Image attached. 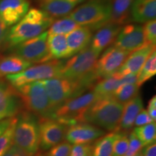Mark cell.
<instances>
[{
  "mask_svg": "<svg viewBox=\"0 0 156 156\" xmlns=\"http://www.w3.org/2000/svg\"><path fill=\"white\" fill-rule=\"evenodd\" d=\"M98 80L100 79L96 73H93L80 80L55 77L45 80L42 83L54 111L68 99L83 94L87 88L96 83Z\"/></svg>",
  "mask_w": 156,
  "mask_h": 156,
  "instance_id": "7a4b0ae2",
  "label": "cell"
},
{
  "mask_svg": "<svg viewBox=\"0 0 156 156\" xmlns=\"http://www.w3.org/2000/svg\"><path fill=\"white\" fill-rule=\"evenodd\" d=\"M72 147V144L67 141L62 142L50 148L46 156H69Z\"/></svg>",
  "mask_w": 156,
  "mask_h": 156,
  "instance_id": "e575fe53",
  "label": "cell"
},
{
  "mask_svg": "<svg viewBox=\"0 0 156 156\" xmlns=\"http://www.w3.org/2000/svg\"><path fill=\"white\" fill-rule=\"evenodd\" d=\"M147 112L149 114L150 116L154 122L156 120V97L155 95L152 98L148 103L147 107Z\"/></svg>",
  "mask_w": 156,
  "mask_h": 156,
  "instance_id": "ab89813d",
  "label": "cell"
},
{
  "mask_svg": "<svg viewBox=\"0 0 156 156\" xmlns=\"http://www.w3.org/2000/svg\"><path fill=\"white\" fill-rule=\"evenodd\" d=\"M40 147L42 151H47L62 142L65 138L69 126L52 118L40 117Z\"/></svg>",
  "mask_w": 156,
  "mask_h": 156,
  "instance_id": "8fae6325",
  "label": "cell"
},
{
  "mask_svg": "<svg viewBox=\"0 0 156 156\" xmlns=\"http://www.w3.org/2000/svg\"><path fill=\"white\" fill-rule=\"evenodd\" d=\"M99 56L88 46L63 62L60 77L80 80L92 75Z\"/></svg>",
  "mask_w": 156,
  "mask_h": 156,
  "instance_id": "9c48e42d",
  "label": "cell"
},
{
  "mask_svg": "<svg viewBox=\"0 0 156 156\" xmlns=\"http://www.w3.org/2000/svg\"><path fill=\"white\" fill-rule=\"evenodd\" d=\"M129 20L145 23L156 17V0H133L129 12Z\"/></svg>",
  "mask_w": 156,
  "mask_h": 156,
  "instance_id": "44dd1931",
  "label": "cell"
},
{
  "mask_svg": "<svg viewBox=\"0 0 156 156\" xmlns=\"http://www.w3.org/2000/svg\"><path fill=\"white\" fill-rule=\"evenodd\" d=\"M85 0H38L41 9L52 18H61L68 15Z\"/></svg>",
  "mask_w": 156,
  "mask_h": 156,
  "instance_id": "d6986e66",
  "label": "cell"
},
{
  "mask_svg": "<svg viewBox=\"0 0 156 156\" xmlns=\"http://www.w3.org/2000/svg\"><path fill=\"white\" fill-rule=\"evenodd\" d=\"M120 133L113 132L100 139H97L95 143L91 145L90 156H112L114 142Z\"/></svg>",
  "mask_w": 156,
  "mask_h": 156,
  "instance_id": "484cf974",
  "label": "cell"
},
{
  "mask_svg": "<svg viewBox=\"0 0 156 156\" xmlns=\"http://www.w3.org/2000/svg\"><path fill=\"white\" fill-rule=\"evenodd\" d=\"M156 74V51L154 50L146 60L140 71L137 74L136 85L140 87L142 85L151 79Z\"/></svg>",
  "mask_w": 156,
  "mask_h": 156,
  "instance_id": "f546056e",
  "label": "cell"
},
{
  "mask_svg": "<svg viewBox=\"0 0 156 156\" xmlns=\"http://www.w3.org/2000/svg\"><path fill=\"white\" fill-rule=\"evenodd\" d=\"M63 62L58 59H52L32 67L30 66L20 73L9 75L5 77L15 88L34 82L60 77Z\"/></svg>",
  "mask_w": 156,
  "mask_h": 156,
  "instance_id": "ba28073f",
  "label": "cell"
},
{
  "mask_svg": "<svg viewBox=\"0 0 156 156\" xmlns=\"http://www.w3.org/2000/svg\"><path fill=\"white\" fill-rule=\"evenodd\" d=\"M136 75L122 77L117 73H115L110 77L103 78L101 81L98 82L94 85L93 91L101 98L112 97L113 93L120 85L128 83H136Z\"/></svg>",
  "mask_w": 156,
  "mask_h": 156,
  "instance_id": "ffe728a7",
  "label": "cell"
},
{
  "mask_svg": "<svg viewBox=\"0 0 156 156\" xmlns=\"http://www.w3.org/2000/svg\"><path fill=\"white\" fill-rule=\"evenodd\" d=\"M31 64L15 54L0 56V80L9 75L20 73L30 67Z\"/></svg>",
  "mask_w": 156,
  "mask_h": 156,
  "instance_id": "cb8c5ba5",
  "label": "cell"
},
{
  "mask_svg": "<svg viewBox=\"0 0 156 156\" xmlns=\"http://www.w3.org/2000/svg\"><path fill=\"white\" fill-rule=\"evenodd\" d=\"M94 91L68 99L54 111L50 118L70 126L83 123V116L93 103L101 98Z\"/></svg>",
  "mask_w": 156,
  "mask_h": 156,
  "instance_id": "5b68a950",
  "label": "cell"
},
{
  "mask_svg": "<svg viewBox=\"0 0 156 156\" xmlns=\"http://www.w3.org/2000/svg\"><path fill=\"white\" fill-rule=\"evenodd\" d=\"M129 54V52L114 46L106 49L95 64V71L99 79L110 77L116 73Z\"/></svg>",
  "mask_w": 156,
  "mask_h": 156,
  "instance_id": "7c38bea8",
  "label": "cell"
},
{
  "mask_svg": "<svg viewBox=\"0 0 156 156\" xmlns=\"http://www.w3.org/2000/svg\"><path fill=\"white\" fill-rule=\"evenodd\" d=\"M129 138V146H128V150L124 156H132L135 155L136 153H137L138 152L142 151V143L136 137L135 134L133 132H132L129 134V135L128 136Z\"/></svg>",
  "mask_w": 156,
  "mask_h": 156,
  "instance_id": "d590c367",
  "label": "cell"
},
{
  "mask_svg": "<svg viewBox=\"0 0 156 156\" xmlns=\"http://www.w3.org/2000/svg\"><path fill=\"white\" fill-rule=\"evenodd\" d=\"M133 0H112L110 23L123 25L129 20V12Z\"/></svg>",
  "mask_w": 156,
  "mask_h": 156,
  "instance_id": "4316f807",
  "label": "cell"
},
{
  "mask_svg": "<svg viewBox=\"0 0 156 156\" xmlns=\"http://www.w3.org/2000/svg\"><path fill=\"white\" fill-rule=\"evenodd\" d=\"M8 30V26L5 24V22L0 17V46L3 41H5Z\"/></svg>",
  "mask_w": 156,
  "mask_h": 156,
  "instance_id": "b9f144b4",
  "label": "cell"
},
{
  "mask_svg": "<svg viewBox=\"0 0 156 156\" xmlns=\"http://www.w3.org/2000/svg\"><path fill=\"white\" fill-rule=\"evenodd\" d=\"M142 156H156V144L155 142L145 146L142 149Z\"/></svg>",
  "mask_w": 156,
  "mask_h": 156,
  "instance_id": "60d3db41",
  "label": "cell"
},
{
  "mask_svg": "<svg viewBox=\"0 0 156 156\" xmlns=\"http://www.w3.org/2000/svg\"><path fill=\"white\" fill-rule=\"evenodd\" d=\"M132 156H142V151H140V152H138L137 153H136L135 155H132Z\"/></svg>",
  "mask_w": 156,
  "mask_h": 156,
  "instance_id": "ee69618b",
  "label": "cell"
},
{
  "mask_svg": "<svg viewBox=\"0 0 156 156\" xmlns=\"http://www.w3.org/2000/svg\"><path fill=\"white\" fill-rule=\"evenodd\" d=\"M90 150L91 145L90 144L74 145L69 156H90Z\"/></svg>",
  "mask_w": 156,
  "mask_h": 156,
  "instance_id": "8d00e7d4",
  "label": "cell"
},
{
  "mask_svg": "<svg viewBox=\"0 0 156 156\" xmlns=\"http://www.w3.org/2000/svg\"><path fill=\"white\" fill-rule=\"evenodd\" d=\"M145 44L155 45L156 43V21L155 20L148 21L143 25Z\"/></svg>",
  "mask_w": 156,
  "mask_h": 156,
  "instance_id": "836d02e7",
  "label": "cell"
},
{
  "mask_svg": "<svg viewBox=\"0 0 156 156\" xmlns=\"http://www.w3.org/2000/svg\"><path fill=\"white\" fill-rule=\"evenodd\" d=\"M122 26L110 22L103 25L95 31L89 46L95 53L101 54V51L114 44Z\"/></svg>",
  "mask_w": 156,
  "mask_h": 156,
  "instance_id": "ac0fdd59",
  "label": "cell"
},
{
  "mask_svg": "<svg viewBox=\"0 0 156 156\" xmlns=\"http://www.w3.org/2000/svg\"><path fill=\"white\" fill-rule=\"evenodd\" d=\"M92 36L93 31L85 26H80L69 34L66 35L69 57L87 47Z\"/></svg>",
  "mask_w": 156,
  "mask_h": 156,
  "instance_id": "603a6c76",
  "label": "cell"
},
{
  "mask_svg": "<svg viewBox=\"0 0 156 156\" xmlns=\"http://www.w3.org/2000/svg\"><path fill=\"white\" fill-rule=\"evenodd\" d=\"M0 120H2V119H1V118H0Z\"/></svg>",
  "mask_w": 156,
  "mask_h": 156,
  "instance_id": "f6af8a7d",
  "label": "cell"
},
{
  "mask_svg": "<svg viewBox=\"0 0 156 156\" xmlns=\"http://www.w3.org/2000/svg\"><path fill=\"white\" fill-rule=\"evenodd\" d=\"M139 88L140 87L136 85V83L124 84L120 85L113 93L112 97L118 102L124 105L139 95Z\"/></svg>",
  "mask_w": 156,
  "mask_h": 156,
  "instance_id": "f1b7e54d",
  "label": "cell"
},
{
  "mask_svg": "<svg viewBox=\"0 0 156 156\" xmlns=\"http://www.w3.org/2000/svg\"><path fill=\"white\" fill-rule=\"evenodd\" d=\"M133 132L139 139L143 147L155 142L156 139V124L153 122L145 125L136 126Z\"/></svg>",
  "mask_w": 156,
  "mask_h": 156,
  "instance_id": "4dcf8cb0",
  "label": "cell"
},
{
  "mask_svg": "<svg viewBox=\"0 0 156 156\" xmlns=\"http://www.w3.org/2000/svg\"><path fill=\"white\" fill-rule=\"evenodd\" d=\"M104 134V130L93 124L80 123L67 128L64 139L73 145H85L90 144Z\"/></svg>",
  "mask_w": 156,
  "mask_h": 156,
  "instance_id": "5bb4252c",
  "label": "cell"
},
{
  "mask_svg": "<svg viewBox=\"0 0 156 156\" xmlns=\"http://www.w3.org/2000/svg\"><path fill=\"white\" fill-rule=\"evenodd\" d=\"M14 117L6 118V119H4L0 120V135H1L7 129V128L10 125V124L12 123V122Z\"/></svg>",
  "mask_w": 156,
  "mask_h": 156,
  "instance_id": "7bdbcfd3",
  "label": "cell"
},
{
  "mask_svg": "<svg viewBox=\"0 0 156 156\" xmlns=\"http://www.w3.org/2000/svg\"><path fill=\"white\" fill-rule=\"evenodd\" d=\"M2 156H34L30 155L13 144Z\"/></svg>",
  "mask_w": 156,
  "mask_h": 156,
  "instance_id": "f35d334b",
  "label": "cell"
},
{
  "mask_svg": "<svg viewBox=\"0 0 156 156\" xmlns=\"http://www.w3.org/2000/svg\"><path fill=\"white\" fill-rule=\"evenodd\" d=\"M48 31L38 36L25 41L13 47L14 54L25 61L34 63H44L51 59L48 44Z\"/></svg>",
  "mask_w": 156,
  "mask_h": 156,
  "instance_id": "30bf717a",
  "label": "cell"
},
{
  "mask_svg": "<svg viewBox=\"0 0 156 156\" xmlns=\"http://www.w3.org/2000/svg\"><path fill=\"white\" fill-rule=\"evenodd\" d=\"M114 46L132 53L145 45L143 26L132 23L122 26L114 41Z\"/></svg>",
  "mask_w": 156,
  "mask_h": 156,
  "instance_id": "4fadbf2b",
  "label": "cell"
},
{
  "mask_svg": "<svg viewBox=\"0 0 156 156\" xmlns=\"http://www.w3.org/2000/svg\"><path fill=\"white\" fill-rule=\"evenodd\" d=\"M129 146V138L126 133L121 132L119 136L115 140L113 147L112 156H124Z\"/></svg>",
  "mask_w": 156,
  "mask_h": 156,
  "instance_id": "d6a6232c",
  "label": "cell"
},
{
  "mask_svg": "<svg viewBox=\"0 0 156 156\" xmlns=\"http://www.w3.org/2000/svg\"><path fill=\"white\" fill-rule=\"evenodd\" d=\"M153 122H154V121L150 116L147 111L141 110L136 116L135 120H134V125L135 126H140L145 125V124H147Z\"/></svg>",
  "mask_w": 156,
  "mask_h": 156,
  "instance_id": "74e56055",
  "label": "cell"
},
{
  "mask_svg": "<svg viewBox=\"0 0 156 156\" xmlns=\"http://www.w3.org/2000/svg\"><path fill=\"white\" fill-rule=\"evenodd\" d=\"M155 50V45L145 44L130 53L120 69L116 73L122 77L136 75L141 69L151 54Z\"/></svg>",
  "mask_w": 156,
  "mask_h": 156,
  "instance_id": "9a60e30c",
  "label": "cell"
},
{
  "mask_svg": "<svg viewBox=\"0 0 156 156\" xmlns=\"http://www.w3.org/2000/svg\"><path fill=\"white\" fill-rule=\"evenodd\" d=\"M47 44L51 59L68 58L69 57V48L65 35L48 34Z\"/></svg>",
  "mask_w": 156,
  "mask_h": 156,
  "instance_id": "d4e9b609",
  "label": "cell"
},
{
  "mask_svg": "<svg viewBox=\"0 0 156 156\" xmlns=\"http://www.w3.org/2000/svg\"><path fill=\"white\" fill-rule=\"evenodd\" d=\"M17 117H14L7 129L0 135V156H2L13 145V136Z\"/></svg>",
  "mask_w": 156,
  "mask_h": 156,
  "instance_id": "1f68e13d",
  "label": "cell"
},
{
  "mask_svg": "<svg viewBox=\"0 0 156 156\" xmlns=\"http://www.w3.org/2000/svg\"><path fill=\"white\" fill-rule=\"evenodd\" d=\"M80 26V25H78L67 15L54 21L47 31L48 34H59L66 36Z\"/></svg>",
  "mask_w": 156,
  "mask_h": 156,
  "instance_id": "83f0119b",
  "label": "cell"
},
{
  "mask_svg": "<svg viewBox=\"0 0 156 156\" xmlns=\"http://www.w3.org/2000/svg\"><path fill=\"white\" fill-rule=\"evenodd\" d=\"M13 144L30 155H34L40 146L39 123L30 112H24L17 117L15 127Z\"/></svg>",
  "mask_w": 156,
  "mask_h": 156,
  "instance_id": "8992f818",
  "label": "cell"
},
{
  "mask_svg": "<svg viewBox=\"0 0 156 156\" xmlns=\"http://www.w3.org/2000/svg\"><path fill=\"white\" fill-rule=\"evenodd\" d=\"M124 105L112 97H103L87 108L83 116V123H90L110 132L118 128Z\"/></svg>",
  "mask_w": 156,
  "mask_h": 156,
  "instance_id": "3957f363",
  "label": "cell"
},
{
  "mask_svg": "<svg viewBox=\"0 0 156 156\" xmlns=\"http://www.w3.org/2000/svg\"><path fill=\"white\" fill-rule=\"evenodd\" d=\"M20 101L16 88L0 80V118L14 117L19 112Z\"/></svg>",
  "mask_w": 156,
  "mask_h": 156,
  "instance_id": "2e32d148",
  "label": "cell"
},
{
  "mask_svg": "<svg viewBox=\"0 0 156 156\" xmlns=\"http://www.w3.org/2000/svg\"><path fill=\"white\" fill-rule=\"evenodd\" d=\"M28 0H0V17L7 26L18 23L29 9Z\"/></svg>",
  "mask_w": 156,
  "mask_h": 156,
  "instance_id": "e0dca14e",
  "label": "cell"
},
{
  "mask_svg": "<svg viewBox=\"0 0 156 156\" xmlns=\"http://www.w3.org/2000/svg\"><path fill=\"white\" fill-rule=\"evenodd\" d=\"M143 108V103L140 95L124 105L123 112L118 128L115 132L126 133L134 126V120Z\"/></svg>",
  "mask_w": 156,
  "mask_h": 156,
  "instance_id": "7402d4cb",
  "label": "cell"
},
{
  "mask_svg": "<svg viewBox=\"0 0 156 156\" xmlns=\"http://www.w3.org/2000/svg\"><path fill=\"white\" fill-rule=\"evenodd\" d=\"M112 0H88L68 15L80 26L96 30L110 22Z\"/></svg>",
  "mask_w": 156,
  "mask_h": 156,
  "instance_id": "277c9868",
  "label": "cell"
},
{
  "mask_svg": "<svg viewBox=\"0 0 156 156\" xmlns=\"http://www.w3.org/2000/svg\"><path fill=\"white\" fill-rule=\"evenodd\" d=\"M54 21L42 9L32 8L18 23L8 30L5 41L14 47L25 41L38 36L48 30Z\"/></svg>",
  "mask_w": 156,
  "mask_h": 156,
  "instance_id": "6da1fadb",
  "label": "cell"
},
{
  "mask_svg": "<svg viewBox=\"0 0 156 156\" xmlns=\"http://www.w3.org/2000/svg\"><path fill=\"white\" fill-rule=\"evenodd\" d=\"M16 90L28 112L40 117L50 118L54 108L42 81L26 84Z\"/></svg>",
  "mask_w": 156,
  "mask_h": 156,
  "instance_id": "52a82bcc",
  "label": "cell"
}]
</instances>
